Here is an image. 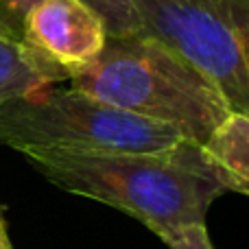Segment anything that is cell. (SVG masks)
Instances as JSON below:
<instances>
[{"mask_svg": "<svg viewBox=\"0 0 249 249\" xmlns=\"http://www.w3.org/2000/svg\"><path fill=\"white\" fill-rule=\"evenodd\" d=\"M22 155L57 188L116 208L160 238L188 225H206L210 206L230 193L201 144L190 140L151 153L33 149Z\"/></svg>", "mask_w": 249, "mask_h": 249, "instance_id": "1", "label": "cell"}, {"mask_svg": "<svg viewBox=\"0 0 249 249\" xmlns=\"http://www.w3.org/2000/svg\"><path fill=\"white\" fill-rule=\"evenodd\" d=\"M70 83L101 103L166 124L201 146L232 112L210 79L144 35L107 37L99 59Z\"/></svg>", "mask_w": 249, "mask_h": 249, "instance_id": "2", "label": "cell"}, {"mask_svg": "<svg viewBox=\"0 0 249 249\" xmlns=\"http://www.w3.org/2000/svg\"><path fill=\"white\" fill-rule=\"evenodd\" d=\"M175 129L105 105L74 88L46 83L0 101V144L16 151L151 153L175 146Z\"/></svg>", "mask_w": 249, "mask_h": 249, "instance_id": "3", "label": "cell"}, {"mask_svg": "<svg viewBox=\"0 0 249 249\" xmlns=\"http://www.w3.org/2000/svg\"><path fill=\"white\" fill-rule=\"evenodd\" d=\"M144 37L210 79L249 114V0H133Z\"/></svg>", "mask_w": 249, "mask_h": 249, "instance_id": "4", "label": "cell"}, {"mask_svg": "<svg viewBox=\"0 0 249 249\" xmlns=\"http://www.w3.org/2000/svg\"><path fill=\"white\" fill-rule=\"evenodd\" d=\"M101 18L77 0H37L22 18L20 44L48 83L72 81L103 53Z\"/></svg>", "mask_w": 249, "mask_h": 249, "instance_id": "5", "label": "cell"}, {"mask_svg": "<svg viewBox=\"0 0 249 249\" xmlns=\"http://www.w3.org/2000/svg\"><path fill=\"white\" fill-rule=\"evenodd\" d=\"M201 149L230 193L249 195V114L230 112Z\"/></svg>", "mask_w": 249, "mask_h": 249, "instance_id": "6", "label": "cell"}, {"mask_svg": "<svg viewBox=\"0 0 249 249\" xmlns=\"http://www.w3.org/2000/svg\"><path fill=\"white\" fill-rule=\"evenodd\" d=\"M46 83L18 39L0 37V101L26 94Z\"/></svg>", "mask_w": 249, "mask_h": 249, "instance_id": "7", "label": "cell"}, {"mask_svg": "<svg viewBox=\"0 0 249 249\" xmlns=\"http://www.w3.org/2000/svg\"><path fill=\"white\" fill-rule=\"evenodd\" d=\"M77 2L86 4L101 18L107 37H131L142 33L133 0H77Z\"/></svg>", "mask_w": 249, "mask_h": 249, "instance_id": "8", "label": "cell"}, {"mask_svg": "<svg viewBox=\"0 0 249 249\" xmlns=\"http://www.w3.org/2000/svg\"><path fill=\"white\" fill-rule=\"evenodd\" d=\"M162 243L168 249H214L206 225H188L171 234H164Z\"/></svg>", "mask_w": 249, "mask_h": 249, "instance_id": "9", "label": "cell"}, {"mask_svg": "<svg viewBox=\"0 0 249 249\" xmlns=\"http://www.w3.org/2000/svg\"><path fill=\"white\" fill-rule=\"evenodd\" d=\"M20 35H22L20 22L0 4V37H9V39H18L20 42Z\"/></svg>", "mask_w": 249, "mask_h": 249, "instance_id": "10", "label": "cell"}, {"mask_svg": "<svg viewBox=\"0 0 249 249\" xmlns=\"http://www.w3.org/2000/svg\"><path fill=\"white\" fill-rule=\"evenodd\" d=\"M35 2H37V0H0V4L20 22V29H22V18H24V13L29 11Z\"/></svg>", "mask_w": 249, "mask_h": 249, "instance_id": "11", "label": "cell"}, {"mask_svg": "<svg viewBox=\"0 0 249 249\" xmlns=\"http://www.w3.org/2000/svg\"><path fill=\"white\" fill-rule=\"evenodd\" d=\"M0 249H13L11 238H9L7 221H4V216H2V210H0Z\"/></svg>", "mask_w": 249, "mask_h": 249, "instance_id": "12", "label": "cell"}]
</instances>
